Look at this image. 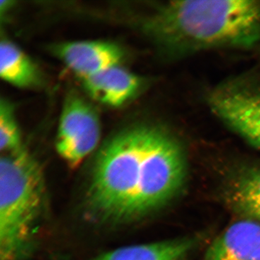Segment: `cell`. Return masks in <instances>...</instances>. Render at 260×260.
Segmentation results:
<instances>
[{"instance_id":"obj_1","label":"cell","mask_w":260,"mask_h":260,"mask_svg":"<svg viewBox=\"0 0 260 260\" xmlns=\"http://www.w3.org/2000/svg\"><path fill=\"white\" fill-rule=\"evenodd\" d=\"M187 161L179 140L160 126L122 130L101 149L89 181L87 208L110 223L134 221L162 207L185 182Z\"/></svg>"},{"instance_id":"obj_2","label":"cell","mask_w":260,"mask_h":260,"mask_svg":"<svg viewBox=\"0 0 260 260\" xmlns=\"http://www.w3.org/2000/svg\"><path fill=\"white\" fill-rule=\"evenodd\" d=\"M145 30L166 54L182 57L260 42L259 0L172 1L159 7Z\"/></svg>"},{"instance_id":"obj_3","label":"cell","mask_w":260,"mask_h":260,"mask_svg":"<svg viewBox=\"0 0 260 260\" xmlns=\"http://www.w3.org/2000/svg\"><path fill=\"white\" fill-rule=\"evenodd\" d=\"M44 178L24 148L0 160V260H20L30 250L44 203Z\"/></svg>"},{"instance_id":"obj_4","label":"cell","mask_w":260,"mask_h":260,"mask_svg":"<svg viewBox=\"0 0 260 260\" xmlns=\"http://www.w3.org/2000/svg\"><path fill=\"white\" fill-rule=\"evenodd\" d=\"M210 110L246 143L260 150V87L229 82L208 95Z\"/></svg>"},{"instance_id":"obj_5","label":"cell","mask_w":260,"mask_h":260,"mask_svg":"<svg viewBox=\"0 0 260 260\" xmlns=\"http://www.w3.org/2000/svg\"><path fill=\"white\" fill-rule=\"evenodd\" d=\"M101 126L96 112L76 94L65 99L61 111L56 148L72 167H76L96 148Z\"/></svg>"},{"instance_id":"obj_6","label":"cell","mask_w":260,"mask_h":260,"mask_svg":"<svg viewBox=\"0 0 260 260\" xmlns=\"http://www.w3.org/2000/svg\"><path fill=\"white\" fill-rule=\"evenodd\" d=\"M52 51L81 79L119 66L124 57L117 44L101 41L59 43L52 47Z\"/></svg>"},{"instance_id":"obj_7","label":"cell","mask_w":260,"mask_h":260,"mask_svg":"<svg viewBox=\"0 0 260 260\" xmlns=\"http://www.w3.org/2000/svg\"><path fill=\"white\" fill-rule=\"evenodd\" d=\"M202 260H260V222L232 223L208 246Z\"/></svg>"},{"instance_id":"obj_8","label":"cell","mask_w":260,"mask_h":260,"mask_svg":"<svg viewBox=\"0 0 260 260\" xmlns=\"http://www.w3.org/2000/svg\"><path fill=\"white\" fill-rule=\"evenodd\" d=\"M84 88L94 100L109 107H118L139 91L141 80L119 66L82 79Z\"/></svg>"},{"instance_id":"obj_9","label":"cell","mask_w":260,"mask_h":260,"mask_svg":"<svg viewBox=\"0 0 260 260\" xmlns=\"http://www.w3.org/2000/svg\"><path fill=\"white\" fill-rule=\"evenodd\" d=\"M194 244L191 238H179L118 248L90 260H184Z\"/></svg>"},{"instance_id":"obj_10","label":"cell","mask_w":260,"mask_h":260,"mask_svg":"<svg viewBox=\"0 0 260 260\" xmlns=\"http://www.w3.org/2000/svg\"><path fill=\"white\" fill-rule=\"evenodd\" d=\"M0 76L7 83L18 88H34L42 81L37 65L8 40H3L0 44Z\"/></svg>"},{"instance_id":"obj_11","label":"cell","mask_w":260,"mask_h":260,"mask_svg":"<svg viewBox=\"0 0 260 260\" xmlns=\"http://www.w3.org/2000/svg\"><path fill=\"white\" fill-rule=\"evenodd\" d=\"M25 148L15 118L14 109L8 101L0 103V150L2 154L20 151Z\"/></svg>"},{"instance_id":"obj_12","label":"cell","mask_w":260,"mask_h":260,"mask_svg":"<svg viewBox=\"0 0 260 260\" xmlns=\"http://www.w3.org/2000/svg\"><path fill=\"white\" fill-rule=\"evenodd\" d=\"M231 203L234 208L247 218L260 222V198L232 189Z\"/></svg>"},{"instance_id":"obj_13","label":"cell","mask_w":260,"mask_h":260,"mask_svg":"<svg viewBox=\"0 0 260 260\" xmlns=\"http://www.w3.org/2000/svg\"><path fill=\"white\" fill-rule=\"evenodd\" d=\"M233 189L260 198V169L244 174Z\"/></svg>"}]
</instances>
